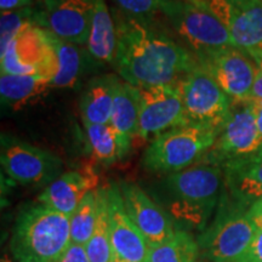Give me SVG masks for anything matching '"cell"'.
<instances>
[{
    "mask_svg": "<svg viewBox=\"0 0 262 262\" xmlns=\"http://www.w3.org/2000/svg\"><path fill=\"white\" fill-rule=\"evenodd\" d=\"M117 44L112 62L123 81L136 88L178 85L199 63L185 45L163 32L153 21L130 17L112 9Z\"/></svg>",
    "mask_w": 262,
    "mask_h": 262,
    "instance_id": "cell-1",
    "label": "cell"
},
{
    "mask_svg": "<svg viewBox=\"0 0 262 262\" xmlns=\"http://www.w3.org/2000/svg\"><path fill=\"white\" fill-rule=\"evenodd\" d=\"M224 188V169L199 163L182 171L165 175L157 185L156 195L173 221H182L204 231L220 203Z\"/></svg>",
    "mask_w": 262,
    "mask_h": 262,
    "instance_id": "cell-2",
    "label": "cell"
},
{
    "mask_svg": "<svg viewBox=\"0 0 262 262\" xmlns=\"http://www.w3.org/2000/svg\"><path fill=\"white\" fill-rule=\"evenodd\" d=\"M70 217L39 202L22 209L10 239L15 261L57 262L71 244Z\"/></svg>",
    "mask_w": 262,
    "mask_h": 262,
    "instance_id": "cell-3",
    "label": "cell"
},
{
    "mask_svg": "<svg viewBox=\"0 0 262 262\" xmlns=\"http://www.w3.org/2000/svg\"><path fill=\"white\" fill-rule=\"evenodd\" d=\"M217 136V131L188 124L172 127L150 140L141 164L153 173L182 171L201 163Z\"/></svg>",
    "mask_w": 262,
    "mask_h": 262,
    "instance_id": "cell-4",
    "label": "cell"
},
{
    "mask_svg": "<svg viewBox=\"0 0 262 262\" xmlns=\"http://www.w3.org/2000/svg\"><path fill=\"white\" fill-rule=\"evenodd\" d=\"M160 14L194 56L234 47L226 26L205 6L186 0H162Z\"/></svg>",
    "mask_w": 262,
    "mask_h": 262,
    "instance_id": "cell-5",
    "label": "cell"
},
{
    "mask_svg": "<svg viewBox=\"0 0 262 262\" xmlns=\"http://www.w3.org/2000/svg\"><path fill=\"white\" fill-rule=\"evenodd\" d=\"M222 203L215 220L196 242L202 256L209 262H238L250 247L257 228L248 217V209L231 199Z\"/></svg>",
    "mask_w": 262,
    "mask_h": 262,
    "instance_id": "cell-6",
    "label": "cell"
},
{
    "mask_svg": "<svg viewBox=\"0 0 262 262\" xmlns=\"http://www.w3.org/2000/svg\"><path fill=\"white\" fill-rule=\"evenodd\" d=\"M178 85L186 124L206 127L220 134L231 113L233 100L201 66L185 75Z\"/></svg>",
    "mask_w": 262,
    "mask_h": 262,
    "instance_id": "cell-7",
    "label": "cell"
},
{
    "mask_svg": "<svg viewBox=\"0 0 262 262\" xmlns=\"http://www.w3.org/2000/svg\"><path fill=\"white\" fill-rule=\"evenodd\" d=\"M0 163L8 178L22 186L47 187L63 173L60 157L9 134L0 139Z\"/></svg>",
    "mask_w": 262,
    "mask_h": 262,
    "instance_id": "cell-8",
    "label": "cell"
},
{
    "mask_svg": "<svg viewBox=\"0 0 262 262\" xmlns=\"http://www.w3.org/2000/svg\"><path fill=\"white\" fill-rule=\"evenodd\" d=\"M262 148V135L255 118L253 101L234 102L215 145L201 163L224 168L226 164L256 155Z\"/></svg>",
    "mask_w": 262,
    "mask_h": 262,
    "instance_id": "cell-9",
    "label": "cell"
},
{
    "mask_svg": "<svg viewBox=\"0 0 262 262\" xmlns=\"http://www.w3.org/2000/svg\"><path fill=\"white\" fill-rule=\"evenodd\" d=\"M0 63L2 73L39 74L52 80L58 66L49 31L34 24L26 26L0 54Z\"/></svg>",
    "mask_w": 262,
    "mask_h": 262,
    "instance_id": "cell-10",
    "label": "cell"
},
{
    "mask_svg": "<svg viewBox=\"0 0 262 262\" xmlns=\"http://www.w3.org/2000/svg\"><path fill=\"white\" fill-rule=\"evenodd\" d=\"M195 58L203 70L234 102L251 100L255 64L247 51L229 47L205 52Z\"/></svg>",
    "mask_w": 262,
    "mask_h": 262,
    "instance_id": "cell-11",
    "label": "cell"
},
{
    "mask_svg": "<svg viewBox=\"0 0 262 262\" xmlns=\"http://www.w3.org/2000/svg\"><path fill=\"white\" fill-rule=\"evenodd\" d=\"M137 89L140 102L137 136L148 140L172 127L186 125L179 85H162Z\"/></svg>",
    "mask_w": 262,
    "mask_h": 262,
    "instance_id": "cell-12",
    "label": "cell"
},
{
    "mask_svg": "<svg viewBox=\"0 0 262 262\" xmlns=\"http://www.w3.org/2000/svg\"><path fill=\"white\" fill-rule=\"evenodd\" d=\"M203 5L221 19L235 48H262V0H186Z\"/></svg>",
    "mask_w": 262,
    "mask_h": 262,
    "instance_id": "cell-13",
    "label": "cell"
},
{
    "mask_svg": "<svg viewBox=\"0 0 262 262\" xmlns=\"http://www.w3.org/2000/svg\"><path fill=\"white\" fill-rule=\"evenodd\" d=\"M38 26L56 37L86 47L90 37L88 0H39Z\"/></svg>",
    "mask_w": 262,
    "mask_h": 262,
    "instance_id": "cell-14",
    "label": "cell"
},
{
    "mask_svg": "<svg viewBox=\"0 0 262 262\" xmlns=\"http://www.w3.org/2000/svg\"><path fill=\"white\" fill-rule=\"evenodd\" d=\"M124 206L148 245H156L175 233V221L158 202L133 182L119 183Z\"/></svg>",
    "mask_w": 262,
    "mask_h": 262,
    "instance_id": "cell-15",
    "label": "cell"
},
{
    "mask_svg": "<svg viewBox=\"0 0 262 262\" xmlns=\"http://www.w3.org/2000/svg\"><path fill=\"white\" fill-rule=\"evenodd\" d=\"M108 214L113 262H145L149 245L127 215L119 183L108 186Z\"/></svg>",
    "mask_w": 262,
    "mask_h": 262,
    "instance_id": "cell-16",
    "label": "cell"
},
{
    "mask_svg": "<svg viewBox=\"0 0 262 262\" xmlns=\"http://www.w3.org/2000/svg\"><path fill=\"white\" fill-rule=\"evenodd\" d=\"M98 178L94 170H72L47 186L38 196V202L62 214L71 216L84 196L98 187Z\"/></svg>",
    "mask_w": 262,
    "mask_h": 262,
    "instance_id": "cell-17",
    "label": "cell"
},
{
    "mask_svg": "<svg viewBox=\"0 0 262 262\" xmlns=\"http://www.w3.org/2000/svg\"><path fill=\"white\" fill-rule=\"evenodd\" d=\"M222 169L228 199L245 209L262 199V148L249 158L226 164Z\"/></svg>",
    "mask_w": 262,
    "mask_h": 262,
    "instance_id": "cell-18",
    "label": "cell"
},
{
    "mask_svg": "<svg viewBox=\"0 0 262 262\" xmlns=\"http://www.w3.org/2000/svg\"><path fill=\"white\" fill-rule=\"evenodd\" d=\"M119 83V77L114 74L97 75L89 80L79 102L83 123H111L114 98Z\"/></svg>",
    "mask_w": 262,
    "mask_h": 262,
    "instance_id": "cell-19",
    "label": "cell"
},
{
    "mask_svg": "<svg viewBox=\"0 0 262 262\" xmlns=\"http://www.w3.org/2000/svg\"><path fill=\"white\" fill-rule=\"evenodd\" d=\"M90 5V37L86 49L95 61L112 64L116 51V22L106 0H88Z\"/></svg>",
    "mask_w": 262,
    "mask_h": 262,
    "instance_id": "cell-20",
    "label": "cell"
},
{
    "mask_svg": "<svg viewBox=\"0 0 262 262\" xmlns=\"http://www.w3.org/2000/svg\"><path fill=\"white\" fill-rule=\"evenodd\" d=\"M139 89L120 80L114 98L111 125L126 145H133L139 131Z\"/></svg>",
    "mask_w": 262,
    "mask_h": 262,
    "instance_id": "cell-21",
    "label": "cell"
},
{
    "mask_svg": "<svg viewBox=\"0 0 262 262\" xmlns=\"http://www.w3.org/2000/svg\"><path fill=\"white\" fill-rule=\"evenodd\" d=\"M50 83V78L44 75L2 73L0 75L2 103L12 110H18L51 89Z\"/></svg>",
    "mask_w": 262,
    "mask_h": 262,
    "instance_id": "cell-22",
    "label": "cell"
},
{
    "mask_svg": "<svg viewBox=\"0 0 262 262\" xmlns=\"http://www.w3.org/2000/svg\"><path fill=\"white\" fill-rule=\"evenodd\" d=\"M51 44L57 57V73L51 80V89H71L78 84L85 70L83 47L66 41L49 32Z\"/></svg>",
    "mask_w": 262,
    "mask_h": 262,
    "instance_id": "cell-23",
    "label": "cell"
},
{
    "mask_svg": "<svg viewBox=\"0 0 262 262\" xmlns=\"http://www.w3.org/2000/svg\"><path fill=\"white\" fill-rule=\"evenodd\" d=\"M83 124L91 153L100 163L111 165L125 158L130 152L131 146L120 139L111 124Z\"/></svg>",
    "mask_w": 262,
    "mask_h": 262,
    "instance_id": "cell-24",
    "label": "cell"
},
{
    "mask_svg": "<svg viewBox=\"0 0 262 262\" xmlns=\"http://www.w3.org/2000/svg\"><path fill=\"white\" fill-rule=\"evenodd\" d=\"M198 242L188 232L176 228L166 241L149 245L145 262H198Z\"/></svg>",
    "mask_w": 262,
    "mask_h": 262,
    "instance_id": "cell-25",
    "label": "cell"
},
{
    "mask_svg": "<svg viewBox=\"0 0 262 262\" xmlns=\"http://www.w3.org/2000/svg\"><path fill=\"white\" fill-rule=\"evenodd\" d=\"M97 217L94 233L85 245L91 262H113L111 245L110 214H108V187L97 188Z\"/></svg>",
    "mask_w": 262,
    "mask_h": 262,
    "instance_id": "cell-26",
    "label": "cell"
},
{
    "mask_svg": "<svg viewBox=\"0 0 262 262\" xmlns=\"http://www.w3.org/2000/svg\"><path fill=\"white\" fill-rule=\"evenodd\" d=\"M97 189L84 196L70 217L71 243L86 245L94 233L97 217Z\"/></svg>",
    "mask_w": 262,
    "mask_h": 262,
    "instance_id": "cell-27",
    "label": "cell"
},
{
    "mask_svg": "<svg viewBox=\"0 0 262 262\" xmlns=\"http://www.w3.org/2000/svg\"><path fill=\"white\" fill-rule=\"evenodd\" d=\"M38 5L16 10V11L2 12V16H0V54L6 50L8 45L22 28L31 24L38 26Z\"/></svg>",
    "mask_w": 262,
    "mask_h": 262,
    "instance_id": "cell-28",
    "label": "cell"
},
{
    "mask_svg": "<svg viewBox=\"0 0 262 262\" xmlns=\"http://www.w3.org/2000/svg\"><path fill=\"white\" fill-rule=\"evenodd\" d=\"M116 9L130 17L153 21L156 15L160 12L162 0H112Z\"/></svg>",
    "mask_w": 262,
    "mask_h": 262,
    "instance_id": "cell-29",
    "label": "cell"
},
{
    "mask_svg": "<svg viewBox=\"0 0 262 262\" xmlns=\"http://www.w3.org/2000/svg\"><path fill=\"white\" fill-rule=\"evenodd\" d=\"M255 64V81L251 100H262V48L245 50Z\"/></svg>",
    "mask_w": 262,
    "mask_h": 262,
    "instance_id": "cell-30",
    "label": "cell"
},
{
    "mask_svg": "<svg viewBox=\"0 0 262 262\" xmlns=\"http://www.w3.org/2000/svg\"><path fill=\"white\" fill-rule=\"evenodd\" d=\"M57 262H91L85 245L71 243Z\"/></svg>",
    "mask_w": 262,
    "mask_h": 262,
    "instance_id": "cell-31",
    "label": "cell"
},
{
    "mask_svg": "<svg viewBox=\"0 0 262 262\" xmlns=\"http://www.w3.org/2000/svg\"><path fill=\"white\" fill-rule=\"evenodd\" d=\"M238 262H262V229L256 232L247 253Z\"/></svg>",
    "mask_w": 262,
    "mask_h": 262,
    "instance_id": "cell-32",
    "label": "cell"
},
{
    "mask_svg": "<svg viewBox=\"0 0 262 262\" xmlns=\"http://www.w3.org/2000/svg\"><path fill=\"white\" fill-rule=\"evenodd\" d=\"M39 4V0H0L2 12L16 11L26 8H32Z\"/></svg>",
    "mask_w": 262,
    "mask_h": 262,
    "instance_id": "cell-33",
    "label": "cell"
},
{
    "mask_svg": "<svg viewBox=\"0 0 262 262\" xmlns=\"http://www.w3.org/2000/svg\"><path fill=\"white\" fill-rule=\"evenodd\" d=\"M248 217L250 219L251 222L255 225V227L258 229H262V199L255 202L251 204L247 210Z\"/></svg>",
    "mask_w": 262,
    "mask_h": 262,
    "instance_id": "cell-34",
    "label": "cell"
},
{
    "mask_svg": "<svg viewBox=\"0 0 262 262\" xmlns=\"http://www.w3.org/2000/svg\"><path fill=\"white\" fill-rule=\"evenodd\" d=\"M253 101V107H254V113L255 118H256V123L262 135V100H251Z\"/></svg>",
    "mask_w": 262,
    "mask_h": 262,
    "instance_id": "cell-35",
    "label": "cell"
},
{
    "mask_svg": "<svg viewBox=\"0 0 262 262\" xmlns=\"http://www.w3.org/2000/svg\"><path fill=\"white\" fill-rule=\"evenodd\" d=\"M0 262H12V261H11V258H10L8 254H4V255H3V257H2V260H0Z\"/></svg>",
    "mask_w": 262,
    "mask_h": 262,
    "instance_id": "cell-36",
    "label": "cell"
},
{
    "mask_svg": "<svg viewBox=\"0 0 262 262\" xmlns=\"http://www.w3.org/2000/svg\"><path fill=\"white\" fill-rule=\"evenodd\" d=\"M198 262H204V261H198Z\"/></svg>",
    "mask_w": 262,
    "mask_h": 262,
    "instance_id": "cell-37",
    "label": "cell"
}]
</instances>
